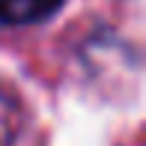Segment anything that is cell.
<instances>
[{
    "label": "cell",
    "instance_id": "6da1fadb",
    "mask_svg": "<svg viewBox=\"0 0 146 146\" xmlns=\"http://www.w3.org/2000/svg\"><path fill=\"white\" fill-rule=\"evenodd\" d=\"M63 0H0V21L3 24H36L54 15Z\"/></svg>",
    "mask_w": 146,
    "mask_h": 146
},
{
    "label": "cell",
    "instance_id": "7a4b0ae2",
    "mask_svg": "<svg viewBox=\"0 0 146 146\" xmlns=\"http://www.w3.org/2000/svg\"><path fill=\"white\" fill-rule=\"evenodd\" d=\"M21 134V108L0 87V146H15Z\"/></svg>",
    "mask_w": 146,
    "mask_h": 146
}]
</instances>
